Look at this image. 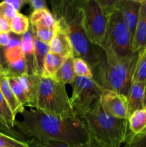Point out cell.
Wrapping results in <instances>:
<instances>
[{
	"instance_id": "6da1fadb",
	"label": "cell",
	"mask_w": 146,
	"mask_h": 147,
	"mask_svg": "<svg viewBox=\"0 0 146 147\" xmlns=\"http://www.w3.org/2000/svg\"><path fill=\"white\" fill-rule=\"evenodd\" d=\"M22 122L16 126L33 144L58 142L69 146L84 144L91 140L86 125L77 113L70 118H59L37 109L24 110Z\"/></svg>"
},
{
	"instance_id": "7a4b0ae2",
	"label": "cell",
	"mask_w": 146,
	"mask_h": 147,
	"mask_svg": "<svg viewBox=\"0 0 146 147\" xmlns=\"http://www.w3.org/2000/svg\"><path fill=\"white\" fill-rule=\"evenodd\" d=\"M52 14L65 28L72 45L75 57H81L92 68L97 65L100 47L90 42L83 23L82 0L51 1Z\"/></svg>"
},
{
	"instance_id": "3957f363",
	"label": "cell",
	"mask_w": 146,
	"mask_h": 147,
	"mask_svg": "<svg viewBox=\"0 0 146 147\" xmlns=\"http://www.w3.org/2000/svg\"><path fill=\"white\" fill-rule=\"evenodd\" d=\"M138 53L118 56L107 49L100 48L97 65L92 67L93 80L104 90L127 96L135 70Z\"/></svg>"
},
{
	"instance_id": "277c9868",
	"label": "cell",
	"mask_w": 146,
	"mask_h": 147,
	"mask_svg": "<svg viewBox=\"0 0 146 147\" xmlns=\"http://www.w3.org/2000/svg\"><path fill=\"white\" fill-rule=\"evenodd\" d=\"M78 114L84 121L90 138L102 147H121L132 134L127 119L110 116L100 104L93 110Z\"/></svg>"
},
{
	"instance_id": "5b68a950",
	"label": "cell",
	"mask_w": 146,
	"mask_h": 147,
	"mask_svg": "<svg viewBox=\"0 0 146 147\" xmlns=\"http://www.w3.org/2000/svg\"><path fill=\"white\" fill-rule=\"evenodd\" d=\"M34 109L59 118L77 114L70 102L65 85L53 78H41Z\"/></svg>"
},
{
	"instance_id": "8992f818",
	"label": "cell",
	"mask_w": 146,
	"mask_h": 147,
	"mask_svg": "<svg viewBox=\"0 0 146 147\" xmlns=\"http://www.w3.org/2000/svg\"><path fill=\"white\" fill-rule=\"evenodd\" d=\"M133 37L132 36L121 12L116 9L109 15L104 40L100 45L118 56H126L132 53Z\"/></svg>"
},
{
	"instance_id": "52a82bcc",
	"label": "cell",
	"mask_w": 146,
	"mask_h": 147,
	"mask_svg": "<svg viewBox=\"0 0 146 147\" xmlns=\"http://www.w3.org/2000/svg\"><path fill=\"white\" fill-rule=\"evenodd\" d=\"M72 88L70 102L78 113L93 110L99 106L103 89L93 79L77 76Z\"/></svg>"
},
{
	"instance_id": "ba28073f",
	"label": "cell",
	"mask_w": 146,
	"mask_h": 147,
	"mask_svg": "<svg viewBox=\"0 0 146 147\" xmlns=\"http://www.w3.org/2000/svg\"><path fill=\"white\" fill-rule=\"evenodd\" d=\"M83 23L90 42L100 47L104 40L108 17L104 14L97 0H82Z\"/></svg>"
},
{
	"instance_id": "9c48e42d",
	"label": "cell",
	"mask_w": 146,
	"mask_h": 147,
	"mask_svg": "<svg viewBox=\"0 0 146 147\" xmlns=\"http://www.w3.org/2000/svg\"><path fill=\"white\" fill-rule=\"evenodd\" d=\"M100 106L110 116L117 119H128L127 98L124 95L103 89L100 97Z\"/></svg>"
},
{
	"instance_id": "30bf717a",
	"label": "cell",
	"mask_w": 146,
	"mask_h": 147,
	"mask_svg": "<svg viewBox=\"0 0 146 147\" xmlns=\"http://www.w3.org/2000/svg\"><path fill=\"white\" fill-rule=\"evenodd\" d=\"M51 53L65 57H75L72 45L65 28L57 21L54 37L50 43Z\"/></svg>"
},
{
	"instance_id": "8fae6325",
	"label": "cell",
	"mask_w": 146,
	"mask_h": 147,
	"mask_svg": "<svg viewBox=\"0 0 146 147\" xmlns=\"http://www.w3.org/2000/svg\"><path fill=\"white\" fill-rule=\"evenodd\" d=\"M141 0H117L116 9L121 12L123 19L134 37L140 15Z\"/></svg>"
},
{
	"instance_id": "7c38bea8",
	"label": "cell",
	"mask_w": 146,
	"mask_h": 147,
	"mask_svg": "<svg viewBox=\"0 0 146 147\" xmlns=\"http://www.w3.org/2000/svg\"><path fill=\"white\" fill-rule=\"evenodd\" d=\"M0 92L1 95L7 101L11 113L14 117H16L18 113H22L25 109L17 100L13 90L9 83V79L7 73L4 69L0 67Z\"/></svg>"
},
{
	"instance_id": "4fadbf2b",
	"label": "cell",
	"mask_w": 146,
	"mask_h": 147,
	"mask_svg": "<svg viewBox=\"0 0 146 147\" xmlns=\"http://www.w3.org/2000/svg\"><path fill=\"white\" fill-rule=\"evenodd\" d=\"M21 45L27 68V74H37L34 55V34L30 25L29 29L21 37Z\"/></svg>"
},
{
	"instance_id": "5bb4252c",
	"label": "cell",
	"mask_w": 146,
	"mask_h": 147,
	"mask_svg": "<svg viewBox=\"0 0 146 147\" xmlns=\"http://www.w3.org/2000/svg\"><path fill=\"white\" fill-rule=\"evenodd\" d=\"M146 47V0H141L138 22L133 37L132 53L139 52Z\"/></svg>"
},
{
	"instance_id": "9a60e30c",
	"label": "cell",
	"mask_w": 146,
	"mask_h": 147,
	"mask_svg": "<svg viewBox=\"0 0 146 147\" xmlns=\"http://www.w3.org/2000/svg\"><path fill=\"white\" fill-rule=\"evenodd\" d=\"M17 78L27 96V107L34 109L42 76L36 74H24Z\"/></svg>"
},
{
	"instance_id": "2e32d148",
	"label": "cell",
	"mask_w": 146,
	"mask_h": 147,
	"mask_svg": "<svg viewBox=\"0 0 146 147\" xmlns=\"http://www.w3.org/2000/svg\"><path fill=\"white\" fill-rule=\"evenodd\" d=\"M144 93L145 83H132L127 96L129 116L135 111L144 109Z\"/></svg>"
},
{
	"instance_id": "e0dca14e",
	"label": "cell",
	"mask_w": 146,
	"mask_h": 147,
	"mask_svg": "<svg viewBox=\"0 0 146 147\" xmlns=\"http://www.w3.org/2000/svg\"><path fill=\"white\" fill-rule=\"evenodd\" d=\"M29 21L32 28L40 27L54 30L57 27V20L49 9L32 11L30 14Z\"/></svg>"
},
{
	"instance_id": "ac0fdd59",
	"label": "cell",
	"mask_w": 146,
	"mask_h": 147,
	"mask_svg": "<svg viewBox=\"0 0 146 147\" xmlns=\"http://www.w3.org/2000/svg\"><path fill=\"white\" fill-rule=\"evenodd\" d=\"M67 58L68 57H62L50 52L47 55L44 60L42 77L54 79L56 73Z\"/></svg>"
},
{
	"instance_id": "d6986e66",
	"label": "cell",
	"mask_w": 146,
	"mask_h": 147,
	"mask_svg": "<svg viewBox=\"0 0 146 147\" xmlns=\"http://www.w3.org/2000/svg\"><path fill=\"white\" fill-rule=\"evenodd\" d=\"M128 125L133 135H140L146 132V109H139L129 116Z\"/></svg>"
},
{
	"instance_id": "ffe728a7",
	"label": "cell",
	"mask_w": 146,
	"mask_h": 147,
	"mask_svg": "<svg viewBox=\"0 0 146 147\" xmlns=\"http://www.w3.org/2000/svg\"><path fill=\"white\" fill-rule=\"evenodd\" d=\"M74 57H70L66 60L64 64L62 65V67L54 76V79L56 81L60 82L64 85L72 84L77 77L74 73V67H73Z\"/></svg>"
},
{
	"instance_id": "44dd1931",
	"label": "cell",
	"mask_w": 146,
	"mask_h": 147,
	"mask_svg": "<svg viewBox=\"0 0 146 147\" xmlns=\"http://www.w3.org/2000/svg\"><path fill=\"white\" fill-rule=\"evenodd\" d=\"M50 52V44L43 42L34 35V55H35L36 71H37V74L39 76H42L44 60H45L47 55Z\"/></svg>"
},
{
	"instance_id": "7402d4cb",
	"label": "cell",
	"mask_w": 146,
	"mask_h": 147,
	"mask_svg": "<svg viewBox=\"0 0 146 147\" xmlns=\"http://www.w3.org/2000/svg\"><path fill=\"white\" fill-rule=\"evenodd\" d=\"M0 124L8 130H11L17 124L16 117L11 113L8 104L0 92Z\"/></svg>"
},
{
	"instance_id": "603a6c76",
	"label": "cell",
	"mask_w": 146,
	"mask_h": 147,
	"mask_svg": "<svg viewBox=\"0 0 146 147\" xmlns=\"http://www.w3.org/2000/svg\"><path fill=\"white\" fill-rule=\"evenodd\" d=\"M30 27L29 17L17 12L10 22L11 32L18 36H22L27 32Z\"/></svg>"
},
{
	"instance_id": "cb8c5ba5",
	"label": "cell",
	"mask_w": 146,
	"mask_h": 147,
	"mask_svg": "<svg viewBox=\"0 0 146 147\" xmlns=\"http://www.w3.org/2000/svg\"><path fill=\"white\" fill-rule=\"evenodd\" d=\"M0 147H31L22 136L9 134L0 131Z\"/></svg>"
},
{
	"instance_id": "d4e9b609",
	"label": "cell",
	"mask_w": 146,
	"mask_h": 147,
	"mask_svg": "<svg viewBox=\"0 0 146 147\" xmlns=\"http://www.w3.org/2000/svg\"><path fill=\"white\" fill-rule=\"evenodd\" d=\"M146 81V47L139 52L133 83H145Z\"/></svg>"
},
{
	"instance_id": "484cf974",
	"label": "cell",
	"mask_w": 146,
	"mask_h": 147,
	"mask_svg": "<svg viewBox=\"0 0 146 147\" xmlns=\"http://www.w3.org/2000/svg\"><path fill=\"white\" fill-rule=\"evenodd\" d=\"M73 67L76 76L93 79V73L91 67L84 59L74 57L73 59Z\"/></svg>"
},
{
	"instance_id": "4316f807",
	"label": "cell",
	"mask_w": 146,
	"mask_h": 147,
	"mask_svg": "<svg viewBox=\"0 0 146 147\" xmlns=\"http://www.w3.org/2000/svg\"><path fill=\"white\" fill-rule=\"evenodd\" d=\"M7 77H8L9 83L10 86H11V89H12L13 93H14L15 96L17 97V100L24 107L27 106V96H26L25 93H24L22 86L20 83L19 80H18V78L14 77V76H8V75H7Z\"/></svg>"
},
{
	"instance_id": "83f0119b",
	"label": "cell",
	"mask_w": 146,
	"mask_h": 147,
	"mask_svg": "<svg viewBox=\"0 0 146 147\" xmlns=\"http://www.w3.org/2000/svg\"><path fill=\"white\" fill-rule=\"evenodd\" d=\"M31 25V24H30ZM32 28V27H31ZM56 29V28H55ZM55 29H48V28H32L34 35L42 42L47 44H50V42L54 37Z\"/></svg>"
},
{
	"instance_id": "f1b7e54d",
	"label": "cell",
	"mask_w": 146,
	"mask_h": 147,
	"mask_svg": "<svg viewBox=\"0 0 146 147\" xmlns=\"http://www.w3.org/2000/svg\"><path fill=\"white\" fill-rule=\"evenodd\" d=\"M17 11L6 1L0 2V16L10 24Z\"/></svg>"
},
{
	"instance_id": "f546056e",
	"label": "cell",
	"mask_w": 146,
	"mask_h": 147,
	"mask_svg": "<svg viewBox=\"0 0 146 147\" xmlns=\"http://www.w3.org/2000/svg\"><path fill=\"white\" fill-rule=\"evenodd\" d=\"M123 147H146V132L140 135L132 134Z\"/></svg>"
},
{
	"instance_id": "4dcf8cb0",
	"label": "cell",
	"mask_w": 146,
	"mask_h": 147,
	"mask_svg": "<svg viewBox=\"0 0 146 147\" xmlns=\"http://www.w3.org/2000/svg\"><path fill=\"white\" fill-rule=\"evenodd\" d=\"M31 147H102L99 145L95 141L91 139L90 142L84 144L78 145V146H69L64 144L58 143V142H48L44 144H33Z\"/></svg>"
},
{
	"instance_id": "1f68e13d",
	"label": "cell",
	"mask_w": 146,
	"mask_h": 147,
	"mask_svg": "<svg viewBox=\"0 0 146 147\" xmlns=\"http://www.w3.org/2000/svg\"><path fill=\"white\" fill-rule=\"evenodd\" d=\"M100 7L107 17L116 9L117 0H97Z\"/></svg>"
},
{
	"instance_id": "d6a6232c",
	"label": "cell",
	"mask_w": 146,
	"mask_h": 147,
	"mask_svg": "<svg viewBox=\"0 0 146 147\" xmlns=\"http://www.w3.org/2000/svg\"><path fill=\"white\" fill-rule=\"evenodd\" d=\"M27 4H29L33 11L48 9L47 2L44 0H29V1H27Z\"/></svg>"
},
{
	"instance_id": "836d02e7",
	"label": "cell",
	"mask_w": 146,
	"mask_h": 147,
	"mask_svg": "<svg viewBox=\"0 0 146 147\" xmlns=\"http://www.w3.org/2000/svg\"><path fill=\"white\" fill-rule=\"evenodd\" d=\"M17 12H19V10L21 7L27 4V1L25 0H5Z\"/></svg>"
},
{
	"instance_id": "e575fe53",
	"label": "cell",
	"mask_w": 146,
	"mask_h": 147,
	"mask_svg": "<svg viewBox=\"0 0 146 147\" xmlns=\"http://www.w3.org/2000/svg\"><path fill=\"white\" fill-rule=\"evenodd\" d=\"M11 40V32L0 33V46L3 48H6L9 45Z\"/></svg>"
},
{
	"instance_id": "d590c367",
	"label": "cell",
	"mask_w": 146,
	"mask_h": 147,
	"mask_svg": "<svg viewBox=\"0 0 146 147\" xmlns=\"http://www.w3.org/2000/svg\"><path fill=\"white\" fill-rule=\"evenodd\" d=\"M11 32L10 24L0 16V33Z\"/></svg>"
},
{
	"instance_id": "8d00e7d4",
	"label": "cell",
	"mask_w": 146,
	"mask_h": 147,
	"mask_svg": "<svg viewBox=\"0 0 146 147\" xmlns=\"http://www.w3.org/2000/svg\"><path fill=\"white\" fill-rule=\"evenodd\" d=\"M0 67L4 69L7 68V62L5 59V48H3L0 46Z\"/></svg>"
},
{
	"instance_id": "74e56055",
	"label": "cell",
	"mask_w": 146,
	"mask_h": 147,
	"mask_svg": "<svg viewBox=\"0 0 146 147\" xmlns=\"http://www.w3.org/2000/svg\"><path fill=\"white\" fill-rule=\"evenodd\" d=\"M144 107H146V81L145 82V93H144Z\"/></svg>"
},
{
	"instance_id": "f35d334b",
	"label": "cell",
	"mask_w": 146,
	"mask_h": 147,
	"mask_svg": "<svg viewBox=\"0 0 146 147\" xmlns=\"http://www.w3.org/2000/svg\"><path fill=\"white\" fill-rule=\"evenodd\" d=\"M145 109H146V107H145Z\"/></svg>"
}]
</instances>
